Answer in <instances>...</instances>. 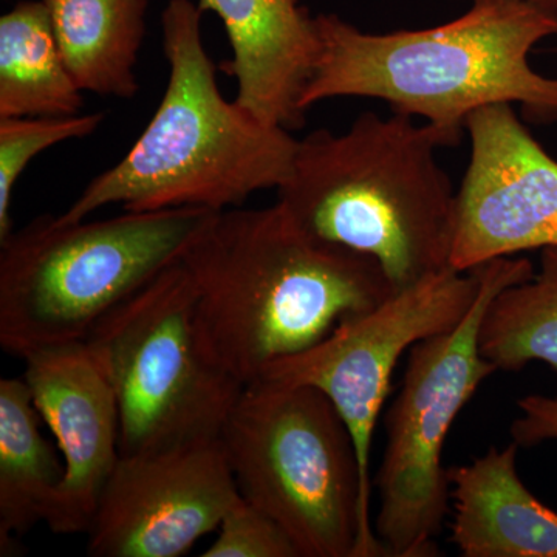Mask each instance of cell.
Listing matches in <instances>:
<instances>
[{
    "mask_svg": "<svg viewBox=\"0 0 557 557\" xmlns=\"http://www.w3.org/2000/svg\"><path fill=\"white\" fill-rule=\"evenodd\" d=\"M471 160L456 194L449 269L557 248V161L511 104L475 110L465 123Z\"/></svg>",
    "mask_w": 557,
    "mask_h": 557,
    "instance_id": "8fae6325",
    "label": "cell"
},
{
    "mask_svg": "<svg viewBox=\"0 0 557 557\" xmlns=\"http://www.w3.org/2000/svg\"><path fill=\"white\" fill-rule=\"evenodd\" d=\"M62 60L81 91L131 100L148 0H44Z\"/></svg>",
    "mask_w": 557,
    "mask_h": 557,
    "instance_id": "9a60e30c",
    "label": "cell"
},
{
    "mask_svg": "<svg viewBox=\"0 0 557 557\" xmlns=\"http://www.w3.org/2000/svg\"><path fill=\"white\" fill-rule=\"evenodd\" d=\"M24 362L22 379L64 461L47 527L58 534L87 533L121 458L115 391L86 341L42 348Z\"/></svg>",
    "mask_w": 557,
    "mask_h": 557,
    "instance_id": "7c38bea8",
    "label": "cell"
},
{
    "mask_svg": "<svg viewBox=\"0 0 557 557\" xmlns=\"http://www.w3.org/2000/svg\"><path fill=\"white\" fill-rule=\"evenodd\" d=\"M479 270L478 299L457 327L410 348L401 387L387 410L386 449L375 478L380 509L373 525L386 556H438L435 539L450 509L443 446L458 413L497 372L480 354L483 314L500 289L534 274L525 258L491 260Z\"/></svg>",
    "mask_w": 557,
    "mask_h": 557,
    "instance_id": "ba28073f",
    "label": "cell"
},
{
    "mask_svg": "<svg viewBox=\"0 0 557 557\" xmlns=\"http://www.w3.org/2000/svg\"><path fill=\"white\" fill-rule=\"evenodd\" d=\"M104 119L102 112L0 119V242L13 233V190L32 160L61 143L89 137Z\"/></svg>",
    "mask_w": 557,
    "mask_h": 557,
    "instance_id": "d6986e66",
    "label": "cell"
},
{
    "mask_svg": "<svg viewBox=\"0 0 557 557\" xmlns=\"http://www.w3.org/2000/svg\"><path fill=\"white\" fill-rule=\"evenodd\" d=\"M201 16L199 3L170 0L161 14L170 76L159 109L129 152L58 215L62 222L112 205L131 212L226 211L289 177L299 139L223 97Z\"/></svg>",
    "mask_w": 557,
    "mask_h": 557,
    "instance_id": "277c9868",
    "label": "cell"
},
{
    "mask_svg": "<svg viewBox=\"0 0 557 557\" xmlns=\"http://www.w3.org/2000/svg\"><path fill=\"white\" fill-rule=\"evenodd\" d=\"M218 14L231 47L226 75L236 101L265 123L295 131L306 121L300 97L319 54L317 21L298 0H199Z\"/></svg>",
    "mask_w": 557,
    "mask_h": 557,
    "instance_id": "4fadbf2b",
    "label": "cell"
},
{
    "mask_svg": "<svg viewBox=\"0 0 557 557\" xmlns=\"http://www.w3.org/2000/svg\"><path fill=\"white\" fill-rule=\"evenodd\" d=\"M220 435L121 457L87 531L94 557H178L240 500Z\"/></svg>",
    "mask_w": 557,
    "mask_h": 557,
    "instance_id": "30bf717a",
    "label": "cell"
},
{
    "mask_svg": "<svg viewBox=\"0 0 557 557\" xmlns=\"http://www.w3.org/2000/svg\"><path fill=\"white\" fill-rule=\"evenodd\" d=\"M319 54L300 109L332 98H375L405 115L463 131L493 104H520L531 119H557V78L530 53L557 36V13L519 2L472 3L456 21L424 30L366 33L318 14Z\"/></svg>",
    "mask_w": 557,
    "mask_h": 557,
    "instance_id": "7a4b0ae2",
    "label": "cell"
},
{
    "mask_svg": "<svg viewBox=\"0 0 557 557\" xmlns=\"http://www.w3.org/2000/svg\"><path fill=\"white\" fill-rule=\"evenodd\" d=\"M519 2L557 13V0H471V3Z\"/></svg>",
    "mask_w": 557,
    "mask_h": 557,
    "instance_id": "7402d4cb",
    "label": "cell"
},
{
    "mask_svg": "<svg viewBox=\"0 0 557 557\" xmlns=\"http://www.w3.org/2000/svg\"><path fill=\"white\" fill-rule=\"evenodd\" d=\"M83 106L46 3L17 2L0 17V119L70 116Z\"/></svg>",
    "mask_w": 557,
    "mask_h": 557,
    "instance_id": "e0dca14e",
    "label": "cell"
},
{
    "mask_svg": "<svg viewBox=\"0 0 557 557\" xmlns=\"http://www.w3.org/2000/svg\"><path fill=\"white\" fill-rule=\"evenodd\" d=\"M205 557H299L284 530L244 497L226 512Z\"/></svg>",
    "mask_w": 557,
    "mask_h": 557,
    "instance_id": "ffe728a7",
    "label": "cell"
},
{
    "mask_svg": "<svg viewBox=\"0 0 557 557\" xmlns=\"http://www.w3.org/2000/svg\"><path fill=\"white\" fill-rule=\"evenodd\" d=\"M520 416L512 421L511 437L516 445L530 448L542 442H557V397L528 395L518 401Z\"/></svg>",
    "mask_w": 557,
    "mask_h": 557,
    "instance_id": "44dd1931",
    "label": "cell"
},
{
    "mask_svg": "<svg viewBox=\"0 0 557 557\" xmlns=\"http://www.w3.org/2000/svg\"><path fill=\"white\" fill-rule=\"evenodd\" d=\"M220 438L240 496L287 533L299 557L386 556L350 429L324 392L247 384Z\"/></svg>",
    "mask_w": 557,
    "mask_h": 557,
    "instance_id": "8992f818",
    "label": "cell"
},
{
    "mask_svg": "<svg viewBox=\"0 0 557 557\" xmlns=\"http://www.w3.org/2000/svg\"><path fill=\"white\" fill-rule=\"evenodd\" d=\"M86 344L115 391L121 457L220 435L244 388L209 344L182 259L101 318Z\"/></svg>",
    "mask_w": 557,
    "mask_h": 557,
    "instance_id": "52a82bcc",
    "label": "cell"
},
{
    "mask_svg": "<svg viewBox=\"0 0 557 557\" xmlns=\"http://www.w3.org/2000/svg\"><path fill=\"white\" fill-rule=\"evenodd\" d=\"M215 212L124 211L91 222L39 215L13 230L0 242V346L24 359L86 341L110 310L178 262Z\"/></svg>",
    "mask_w": 557,
    "mask_h": 557,
    "instance_id": "5b68a950",
    "label": "cell"
},
{
    "mask_svg": "<svg viewBox=\"0 0 557 557\" xmlns=\"http://www.w3.org/2000/svg\"><path fill=\"white\" fill-rule=\"evenodd\" d=\"M482 357L505 372L542 361L557 373V248L541 252V270L500 289L479 330Z\"/></svg>",
    "mask_w": 557,
    "mask_h": 557,
    "instance_id": "ac0fdd59",
    "label": "cell"
},
{
    "mask_svg": "<svg viewBox=\"0 0 557 557\" xmlns=\"http://www.w3.org/2000/svg\"><path fill=\"white\" fill-rule=\"evenodd\" d=\"M480 270L445 269L397 289L368 313L343 322L327 338L273 362L260 380L306 384L324 392L350 429L370 507L373 432L399 358L420 341L457 327L478 299Z\"/></svg>",
    "mask_w": 557,
    "mask_h": 557,
    "instance_id": "9c48e42d",
    "label": "cell"
},
{
    "mask_svg": "<svg viewBox=\"0 0 557 557\" xmlns=\"http://www.w3.org/2000/svg\"><path fill=\"white\" fill-rule=\"evenodd\" d=\"M182 262L209 344L242 386L397 292L376 260L317 239L277 203L215 212Z\"/></svg>",
    "mask_w": 557,
    "mask_h": 557,
    "instance_id": "6da1fadb",
    "label": "cell"
},
{
    "mask_svg": "<svg viewBox=\"0 0 557 557\" xmlns=\"http://www.w3.org/2000/svg\"><path fill=\"white\" fill-rule=\"evenodd\" d=\"M461 131L364 112L343 134L299 139L277 205L317 237L369 256L395 289L448 269L456 190L437 150Z\"/></svg>",
    "mask_w": 557,
    "mask_h": 557,
    "instance_id": "3957f363",
    "label": "cell"
},
{
    "mask_svg": "<svg viewBox=\"0 0 557 557\" xmlns=\"http://www.w3.org/2000/svg\"><path fill=\"white\" fill-rule=\"evenodd\" d=\"M24 379L0 380V548L46 522L64 479L60 450L47 442Z\"/></svg>",
    "mask_w": 557,
    "mask_h": 557,
    "instance_id": "2e32d148",
    "label": "cell"
},
{
    "mask_svg": "<svg viewBox=\"0 0 557 557\" xmlns=\"http://www.w3.org/2000/svg\"><path fill=\"white\" fill-rule=\"evenodd\" d=\"M515 442L448 468L450 542L463 557H557V511L520 479Z\"/></svg>",
    "mask_w": 557,
    "mask_h": 557,
    "instance_id": "5bb4252c",
    "label": "cell"
}]
</instances>
